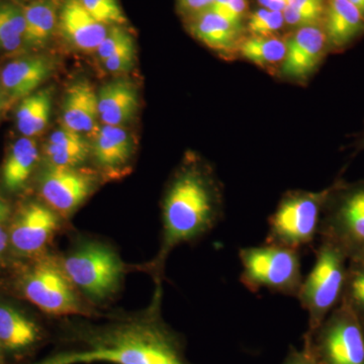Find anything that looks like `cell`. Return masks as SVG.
I'll return each mask as SVG.
<instances>
[{
    "label": "cell",
    "instance_id": "15",
    "mask_svg": "<svg viewBox=\"0 0 364 364\" xmlns=\"http://www.w3.org/2000/svg\"><path fill=\"white\" fill-rule=\"evenodd\" d=\"M60 30L65 39L83 52L97 51L109 32L107 26L95 20L79 0H65L59 13Z\"/></svg>",
    "mask_w": 364,
    "mask_h": 364
},
{
    "label": "cell",
    "instance_id": "19",
    "mask_svg": "<svg viewBox=\"0 0 364 364\" xmlns=\"http://www.w3.org/2000/svg\"><path fill=\"white\" fill-rule=\"evenodd\" d=\"M131 136L123 127H100L92 146L93 156L102 169L117 171L127 164L132 155Z\"/></svg>",
    "mask_w": 364,
    "mask_h": 364
},
{
    "label": "cell",
    "instance_id": "27",
    "mask_svg": "<svg viewBox=\"0 0 364 364\" xmlns=\"http://www.w3.org/2000/svg\"><path fill=\"white\" fill-rule=\"evenodd\" d=\"M340 303L348 306L364 326V257L348 260L343 296Z\"/></svg>",
    "mask_w": 364,
    "mask_h": 364
},
{
    "label": "cell",
    "instance_id": "11",
    "mask_svg": "<svg viewBox=\"0 0 364 364\" xmlns=\"http://www.w3.org/2000/svg\"><path fill=\"white\" fill-rule=\"evenodd\" d=\"M59 228L57 213L48 205L30 203L18 212L11 225L9 242L21 254L38 253Z\"/></svg>",
    "mask_w": 364,
    "mask_h": 364
},
{
    "label": "cell",
    "instance_id": "23",
    "mask_svg": "<svg viewBox=\"0 0 364 364\" xmlns=\"http://www.w3.org/2000/svg\"><path fill=\"white\" fill-rule=\"evenodd\" d=\"M39 328L11 306L0 305V345L9 350H21L39 339Z\"/></svg>",
    "mask_w": 364,
    "mask_h": 364
},
{
    "label": "cell",
    "instance_id": "20",
    "mask_svg": "<svg viewBox=\"0 0 364 364\" xmlns=\"http://www.w3.org/2000/svg\"><path fill=\"white\" fill-rule=\"evenodd\" d=\"M40 152L33 138L18 139L11 145L2 168V181L9 191L23 188L39 161Z\"/></svg>",
    "mask_w": 364,
    "mask_h": 364
},
{
    "label": "cell",
    "instance_id": "18",
    "mask_svg": "<svg viewBox=\"0 0 364 364\" xmlns=\"http://www.w3.org/2000/svg\"><path fill=\"white\" fill-rule=\"evenodd\" d=\"M90 151L85 136L63 127L50 136L44 147V155L48 166L76 168L87 159Z\"/></svg>",
    "mask_w": 364,
    "mask_h": 364
},
{
    "label": "cell",
    "instance_id": "44",
    "mask_svg": "<svg viewBox=\"0 0 364 364\" xmlns=\"http://www.w3.org/2000/svg\"><path fill=\"white\" fill-rule=\"evenodd\" d=\"M0 347H1V345H0ZM0 360H1V353H0Z\"/></svg>",
    "mask_w": 364,
    "mask_h": 364
},
{
    "label": "cell",
    "instance_id": "16",
    "mask_svg": "<svg viewBox=\"0 0 364 364\" xmlns=\"http://www.w3.org/2000/svg\"><path fill=\"white\" fill-rule=\"evenodd\" d=\"M324 31L329 48L343 49L364 32V16L348 0H328Z\"/></svg>",
    "mask_w": 364,
    "mask_h": 364
},
{
    "label": "cell",
    "instance_id": "22",
    "mask_svg": "<svg viewBox=\"0 0 364 364\" xmlns=\"http://www.w3.org/2000/svg\"><path fill=\"white\" fill-rule=\"evenodd\" d=\"M52 100L51 88H45L21 100L16 114V127L21 135L33 138L45 130L51 116Z\"/></svg>",
    "mask_w": 364,
    "mask_h": 364
},
{
    "label": "cell",
    "instance_id": "38",
    "mask_svg": "<svg viewBox=\"0 0 364 364\" xmlns=\"http://www.w3.org/2000/svg\"><path fill=\"white\" fill-rule=\"evenodd\" d=\"M9 234L4 231V228L0 226V258H1L2 254L6 251L7 244H9Z\"/></svg>",
    "mask_w": 364,
    "mask_h": 364
},
{
    "label": "cell",
    "instance_id": "26",
    "mask_svg": "<svg viewBox=\"0 0 364 364\" xmlns=\"http://www.w3.org/2000/svg\"><path fill=\"white\" fill-rule=\"evenodd\" d=\"M240 52L244 58L267 67L282 63L287 54V43L272 37L250 38L240 46Z\"/></svg>",
    "mask_w": 364,
    "mask_h": 364
},
{
    "label": "cell",
    "instance_id": "13",
    "mask_svg": "<svg viewBox=\"0 0 364 364\" xmlns=\"http://www.w3.org/2000/svg\"><path fill=\"white\" fill-rule=\"evenodd\" d=\"M55 63L46 56H28L14 59L2 68L0 83L9 105L23 100L51 75Z\"/></svg>",
    "mask_w": 364,
    "mask_h": 364
},
{
    "label": "cell",
    "instance_id": "34",
    "mask_svg": "<svg viewBox=\"0 0 364 364\" xmlns=\"http://www.w3.org/2000/svg\"><path fill=\"white\" fill-rule=\"evenodd\" d=\"M287 6L294 7L299 11L325 14L324 0H287Z\"/></svg>",
    "mask_w": 364,
    "mask_h": 364
},
{
    "label": "cell",
    "instance_id": "14",
    "mask_svg": "<svg viewBox=\"0 0 364 364\" xmlns=\"http://www.w3.org/2000/svg\"><path fill=\"white\" fill-rule=\"evenodd\" d=\"M63 127L81 135L95 138L100 131L98 97L90 81L79 80L69 86L62 107Z\"/></svg>",
    "mask_w": 364,
    "mask_h": 364
},
{
    "label": "cell",
    "instance_id": "30",
    "mask_svg": "<svg viewBox=\"0 0 364 364\" xmlns=\"http://www.w3.org/2000/svg\"><path fill=\"white\" fill-rule=\"evenodd\" d=\"M134 44L133 38L130 33L121 28V26H112L109 28L104 41L98 46L97 52L102 62L109 59L112 55L121 51L124 48Z\"/></svg>",
    "mask_w": 364,
    "mask_h": 364
},
{
    "label": "cell",
    "instance_id": "25",
    "mask_svg": "<svg viewBox=\"0 0 364 364\" xmlns=\"http://www.w3.org/2000/svg\"><path fill=\"white\" fill-rule=\"evenodd\" d=\"M23 7L13 2H0V51L14 52L20 49L25 36Z\"/></svg>",
    "mask_w": 364,
    "mask_h": 364
},
{
    "label": "cell",
    "instance_id": "35",
    "mask_svg": "<svg viewBox=\"0 0 364 364\" xmlns=\"http://www.w3.org/2000/svg\"><path fill=\"white\" fill-rule=\"evenodd\" d=\"M282 364H318L316 363L315 358H313L312 353L308 349L304 348L303 350L299 351L296 349H291L289 355L284 359Z\"/></svg>",
    "mask_w": 364,
    "mask_h": 364
},
{
    "label": "cell",
    "instance_id": "31",
    "mask_svg": "<svg viewBox=\"0 0 364 364\" xmlns=\"http://www.w3.org/2000/svg\"><path fill=\"white\" fill-rule=\"evenodd\" d=\"M135 44L124 48L121 51L112 55L109 59L102 62L105 68L111 73H124L130 71L135 64Z\"/></svg>",
    "mask_w": 364,
    "mask_h": 364
},
{
    "label": "cell",
    "instance_id": "6",
    "mask_svg": "<svg viewBox=\"0 0 364 364\" xmlns=\"http://www.w3.org/2000/svg\"><path fill=\"white\" fill-rule=\"evenodd\" d=\"M328 191H293L284 196L268 220L265 243L298 251L312 245L318 236Z\"/></svg>",
    "mask_w": 364,
    "mask_h": 364
},
{
    "label": "cell",
    "instance_id": "5",
    "mask_svg": "<svg viewBox=\"0 0 364 364\" xmlns=\"http://www.w3.org/2000/svg\"><path fill=\"white\" fill-rule=\"evenodd\" d=\"M347 267V256L329 242L321 240L315 263L304 279L296 298L309 316L306 337L310 336L341 301Z\"/></svg>",
    "mask_w": 364,
    "mask_h": 364
},
{
    "label": "cell",
    "instance_id": "33",
    "mask_svg": "<svg viewBox=\"0 0 364 364\" xmlns=\"http://www.w3.org/2000/svg\"><path fill=\"white\" fill-rule=\"evenodd\" d=\"M246 9H247L246 0H229L226 6L217 9V11H210L220 14L223 18L234 23L235 26H240L241 18L245 13Z\"/></svg>",
    "mask_w": 364,
    "mask_h": 364
},
{
    "label": "cell",
    "instance_id": "36",
    "mask_svg": "<svg viewBox=\"0 0 364 364\" xmlns=\"http://www.w3.org/2000/svg\"><path fill=\"white\" fill-rule=\"evenodd\" d=\"M212 2L213 0H179L182 9L193 14H200L207 11Z\"/></svg>",
    "mask_w": 364,
    "mask_h": 364
},
{
    "label": "cell",
    "instance_id": "9",
    "mask_svg": "<svg viewBox=\"0 0 364 364\" xmlns=\"http://www.w3.org/2000/svg\"><path fill=\"white\" fill-rule=\"evenodd\" d=\"M26 299L43 312L55 316L80 315L86 310L61 263L51 257L33 265L21 282Z\"/></svg>",
    "mask_w": 364,
    "mask_h": 364
},
{
    "label": "cell",
    "instance_id": "28",
    "mask_svg": "<svg viewBox=\"0 0 364 364\" xmlns=\"http://www.w3.org/2000/svg\"><path fill=\"white\" fill-rule=\"evenodd\" d=\"M79 2L95 20L105 26H123L127 23L117 0H79Z\"/></svg>",
    "mask_w": 364,
    "mask_h": 364
},
{
    "label": "cell",
    "instance_id": "41",
    "mask_svg": "<svg viewBox=\"0 0 364 364\" xmlns=\"http://www.w3.org/2000/svg\"><path fill=\"white\" fill-rule=\"evenodd\" d=\"M228 1L229 0H213L212 4H210L208 9V11H217V9L226 6Z\"/></svg>",
    "mask_w": 364,
    "mask_h": 364
},
{
    "label": "cell",
    "instance_id": "32",
    "mask_svg": "<svg viewBox=\"0 0 364 364\" xmlns=\"http://www.w3.org/2000/svg\"><path fill=\"white\" fill-rule=\"evenodd\" d=\"M284 14V21L291 26H299L301 28L308 26L318 25L324 14L312 13V11H299L294 7L287 6Z\"/></svg>",
    "mask_w": 364,
    "mask_h": 364
},
{
    "label": "cell",
    "instance_id": "17",
    "mask_svg": "<svg viewBox=\"0 0 364 364\" xmlns=\"http://www.w3.org/2000/svg\"><path fill=\"white\" fill-rule=\"evenodd\" d=\"M100 119L107 126L123 127L135 116L138 95L135 86L124 79L112 81L97 93Z\"/></svg>",
    "mask_w": 364,
    "mask_h": 364
},
{
    "label": "cell",
    "instance_id": "10",
    "mask_svg": "<svg viewBox=\"0 0 364 364\" xmlns=\"http://www.w3.org/2000/svg\"><path fill=\"white\" fill-rule=\"evenodd\" d=\"M95 188V176L77 168L48 166L40 181V193L48 207L62 215H70Z\"/></svg>",
    "mask_w": 364,
    "mask_h": 364
},
{
    "label": "cell",
    "instance_id": "24",
    "mask_svg": "<svg viewBox=\"0 0 364 364\" xmlns=\"http://www.w3.org/2000/svg\"><path fill=\"white\" fill-rule=\"evenodd\" d=\"M239 30L240 26H235L220 14L208 9L196 14L191 23L193 35L203 44L215 50H228L233 47Z\"/></svg>",
    "mask_w": 364,
    "mask_h": 364
},
{
    "label": "cell",
    "instance_id": "42",
    "mask_svg": "<svg viewBox=\"0 0 364 364\" xmlns=\"http://www.w3.org/2000/svg\"><path fill=\"white\" fill-rule=\"evenodd\" d=\"M354 6L358 7L360 13L364 16V0H348Z\"/></svg>",
    "mask_w": 364,
    "mask_h": 364
},
{
    "label": "cell",
    "instance_id": "39",
    "mask_svg": "<svg viewBox=\"0 0 364 364\" xmlns=\"http://www.w3.org/2000/svg\"><path fill=\"white\" fill-rule=\"evenodd\" d=\"M11 214V208L4 200L0 198V224L6 221Z\"/></svg>",
    "mask_w": 364,
    "mask_h": 364
},
{
    "label": "cell",
    "instance_id": "21",
    "mask_svg": "<svg viewBox=\"0 0 364 364\" xmlns=\"http://www.w3.org/2000/svg\"><path fill=\"white\" fill-rule=\"evenodd\" d=\"M56 0H35L23 6L25 16V36L23 43L30 47L41 48L51 39L56 26Z\"/></svg>",
    "mask_w": 364,
    "mask_h": 364
},
{
    "label": "cell",
    "instance_id": "8",
    "mask_svg": "<svg viewBox=\"0 0 364 364\" xmlns=\"http://www.w3.org/2000/svg\"><path fill=\"white\" fill-rule=\"evenodd\" d=\"M305 348L318 364H364V326L348 306L340 303L306 337Z\"/></svg>",
    "mask_w": 364,
    "mask_h": 364
},
{
    "label": "cell",
    "instance_id": "12",
    "mask_svg": "<svg viewBox=\"0 0 364 364\" xmlns=\"http://www.w3.org/2000/svg\"><path fill=\"white\" fill-rule=\"evenodd\" d=\"M287 43L282 73L289 77L305 79L322 61L328 46L325 31L318 25L303 26Z\"/></svg>",
    "mask_w": 364,
    "mask_h": 364
},
{
    "label": "cell",
    "instance_id": "1",
    "mask_svg": "<svg viewBox=\"0 0 364 364\" xmlns=\"http://www.w3.org/2000/svg\"><path fill=\"white\" fill-rule=\"evenodd\" d=\"M222 213L221 193L210 174L196 165L181 170L163 200L162 244L155 269L161 272L172 249L212 231Z\"/></svg>",
    "mask_w": 364,
    "mask_h": 364
},
{
    "label": "cell",
    "instance_id": "43",
    "mask_svg": "<svg viewBox=\"0 0 364 364\" xmlns=\"http://www.w3.org/2000/svg\"><path fill=\"white\" fill-rule=\"evenodd\" d=\"M359 146H360V148H363V149H364V135L363 138L361 139V142L359 143Z\"/></svg>",
    "mask_w": 364,
    "mask_h": 364
},
{
    "label": "cell",
    "instance_id": "7",
    "mask_svg": "<svg viewBox=\"0 0 364 364\" xmlns=\"http://www.w3.org/2000/svg\"><path fill=\"white\" fill-rule=\"evenodd\" d=\"M61 264L76 289L95 301L117 293L123 279L124 265L117 254L97 242L80 244Z\"/></svg>",
    "mask_w": 364,
    "mask_h": 364
},
{
    "label": "cell",
    "instance_id": "37",
    "mask_svg": "<svg viewBox=\"0 0 364 364\" xmlns=\"http://www.w3.org/2000/svg\"><path fill=\"white\" fill-rule=\"evenodd\" d=\"M261 6L269 11H284L287 6V0H258Z\"/></svg>",
    "mask_w": 364,
    "mask_h": 364
},
{
    "label": "cell",
    "instance_id": "3",
    "mask_svg": "<svg viewBox=\"0 0 364 364\" xmlns=\"http://www.w3.org/2000/svg\"><path fill=\"white\" fill-rule=\"evenodd\" d=\"M239 259L241 284L251 293L267 289L298 298L304 280L299 251L264 243L241 248Z\"/></svg>",
    "mask_w": 364,
    "mask_h": 364
},
{
    "label": "cell",
    "instance_id": "4",
    "mask_svg": "<svg viewBox=\"0 0 364 364\" xmlns=\"http://www.w3.org/2000/svg\"><path fill=\"white\" fill-rule=\"evenodd\" d=\"M318 236L348 260L364 257V181L337 182L329 188Z\"/></svg>",
    "mask_w": 364,
    "mask_h": 364
},
{
    "label": "cell",
    "instance_id": "2",
    "mask_svg": "<svg viewBox=\"0 0 364 364\" xmlns=\"http://www.w3.org/2000/svg\"><path fill=\"white\" fill-rule=\"evenodd\" d=\"M154 311L138 323L117 326L95 338L90 348L64 352L36 364H188L178 340Z\"/></svg>",
    "mask_w": 364,
    "mask_h": 364
},
{
    "label": "cell",
    "instance_id": "29",
    "mask_svg": "<svg viewBox=\"0 0 364 364\" xmlns=\"http://www.w3.org/2000/svg\"><path fill=\"white\" fill-rule=\"evenodd\" d=\"M284 23L282 11L260 9L250 16L248 26L250 32L256 37H269L272 33L279 31Z\"/></svg>",
    "mask_w": 364,
    "mask_h": 364
},
{
    "label": "cell",
    "instance_id": "40",
    "mask_svg": "<svg viewBox=\"0 0 364 364\" xmlns=\"http://www.w3.org/2000/svg\"><path fill=\"white\" fill-rule=\"evenodd\" d=\"M9 105V100H7L6 93H4L1 83H0V117H1L2 114H4Z\"/></svg>",
    "mask_w": 364,
    "mask_h": 364
}]
</instances>
